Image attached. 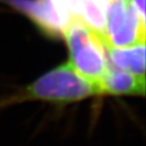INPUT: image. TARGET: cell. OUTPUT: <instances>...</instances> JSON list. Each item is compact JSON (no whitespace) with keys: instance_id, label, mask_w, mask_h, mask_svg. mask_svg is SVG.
Segmentation results:
<instances>
[{"instance_id":"cell-1","label":"cell","mask_w":146,"mask_h":146,"mask_svg":"<svg viewBox=\"0 0 146 146\" xmlns=\"http://www.w3.org/2000/svg\"><path fill=\"white\" fill-rule=\"evenodd\" d=\"M63 34L69 49L70 65L98 85L110 66L102 38L80 19H71Z\"/></svg>"},{"instance_id":"cell-2","label":"cell","mask_w":146,"mask_h":146,"mask_svg":"<svg viewBox=\"0 0 146 146\" xmlns=\"http://www.w3.org/2000/svg\"><path fill=\"white\" fill-rule=\"evenodd\" d=\"M100 94L94 82L81 76L70 63L56 67L27 88V96L54 103H71Z\"/></svg>"},{"instance_id":"cell-3","label":"cell","mask_w":146,"mask_h":146,"mask_svg":"<svg viewBox=\"0 0 146 146\" xmlns=\"http://www.w3.org/2000/svg\"><path fill=\"white\" fill-rule=\"evenodd\" d=\"M103 42L110 47H129L145 43V21L128 0H118L107 6V25Z\"/></svg>"},{"instance_id":"cell-4","label":"cell","mask_w":146,"mask_h":146,"mask_svg":"<svg viewBox=\"0 0 146 146\" xmlns=\"http://www.w3.org/2000/svg\"><path fill=\"white\" fill-rule=\"evenodd\" d=\"M12 2L49 36H60L69 23L56 9L52 0H13Z\"/></svg>"},{"instance_id":"cell-5","label":"cell","mask_w":146,"mask_h":146,"mask_svg":"<svg viewBox=\"0 0 146 146\" xmlns=\"http://www.w3.org/2000/svg\"><path fill=\"white\" fill-rule=\"evenodd\" d=\"M98 86L100 94L144 96L145 77L136 76L130 72L109 66Z\"/></svg>"},{"instance_id":"cell-6","label":"cell","mask_w":146,"mask_h":146,"mask_svg":"<svg viewBox=\"0 0 146 146\" xmlns=\"http://www.w3.org/2000/svg\"><path fill=\"white\" fill-rule=\"evenodd\" d=\"M106 50L108 59L111 60L117 68L136 76L145 77V43L122 48L107 46Z\"/></svg>"},{"instance_id":"cell-7","label":"cell","mask_w":146,"mask_h":146,"mask_svg":"<svg viewBox=\"0 0 146 146\" xmlns=\"http://www.w3.org/2000/svg\"><path fill=\"white\" fill-rule=\"evenodd\" d=\"M142 21H145V0H128Z\"/></svg>"},{"instance_id":"cell-8","label":"cell","mask_w":146,"mask_h":146,"mask_svg":"<svg viewBox=\"0 0 146 146\" xmlns=\"http://www.w3.org/2000/svg\"><path fill=\"white\" fill-rule=\"evenodd\" d=\"M104 3H105V5H106V7L108 6V5L110 4V3H113V2H115V1H118V0H102Z\"/></svg>"}]
</instances>
